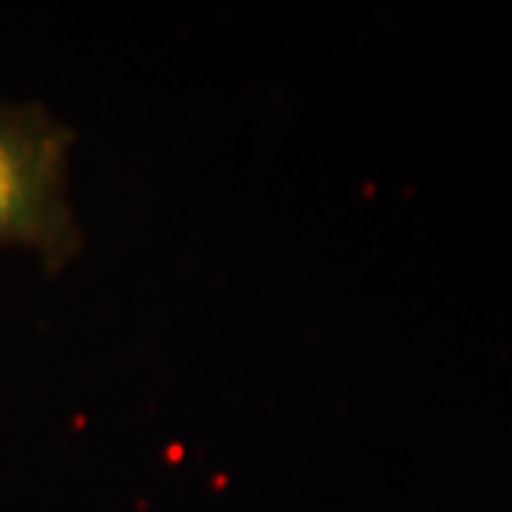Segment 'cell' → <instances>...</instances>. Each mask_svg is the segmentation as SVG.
<instances>
[{"label": "cell", "mask_w": 512, "mask_h": 512, "mask_svg": "<svg viewBox=\"0 0 512 512\" xmlns=\"http://www.w3.org/2000/svg\"><path fill=\"white\" fill-rule=\"evenodd\" d=\"M74 131L40 103L0 100V248H26L49 274L83 251L69 200Z\"/></svg>", "instance_id": "6da1fadb"}]
</instances>
